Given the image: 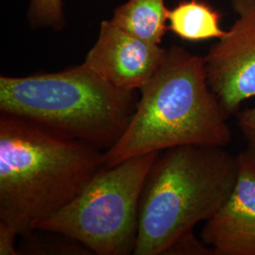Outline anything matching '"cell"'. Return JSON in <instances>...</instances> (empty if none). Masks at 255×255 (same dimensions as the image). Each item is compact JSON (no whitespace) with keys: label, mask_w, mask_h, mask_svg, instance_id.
Returning <instances> with one entry per match:
<instances>
[{"label":"cell","mask_w":255,"mask_h":255,"mask_svg":"<svg viewBox=\"0 0 255 255\" xmlns=\"http://www.w3.org/2000/svg\"><path fill=\"white\" fill-rule=\"evenodd\" d=\"M168 10L164 0H128L110 21L140 40L161 45L168 30Z\"/></svg>","instance_id":"cell-9"},{"label":"cell","mask_w":255,"mask_h":255,"mask_svg":"<svg viewBox=\"0 0 255 255\" xmlns=\"http://www.w3.org/2000/svg\"><path fill=\"white\" fill-rule=\"evenodd\" d=\"M159 153L138 155L104 167L37 231L61 234L96 255H133L141 194Z\"/></svg>","instance_id":"cell-5"},{"label":"cell","mask_w":255,"mask_h":255,"mask_svg":"<svg viewBox=\"0 0 255 255\" xmlns=\"http://www.w3.org/2000/svg\"><path fill=\"white\" fill-rule=\"evenodd\" d=\"M18 235L7 225L0 223V255H18L15 249V238Z\"/></svg>","instance_id":"cell-14"},{"label":"cell","mask_w":255,"mask_h":255,"mask_svg":"<svg viewBox=\"0 0 255 255\" xmlns=\"http://www.w3.org/2000/svg\"><path fill=\"white\" fill-rule=\"evenodd\" d=\"M234 24L203 57L207 82L231 116L255 97V0H232Z\"/></svg>","instance_id":"cell-6"},{"label":"cell","mask_w":255,"mask_h":255,"mask_svg":"<svg viewBox=\"0 0 255 255\" xmlns=\"http://www.w3.org/2000/svg\"><path fill=\"white\" fill-rule=\"evenodd\" d=\"M28 18L34 27L63 29L65 25L63 0H30Z\"/></svg>","instance_id":"cell-11"},{"label":"cell","mask_w":255,"mask_h":255,"mask_svg":"<svg viewBox=\"0 0 255 255\" xmlns=\"http://www.w3.org/2000/svg\"><path fill=\"white\" fill-rule=\"evenodd\" d=\"M138 101L137 91L112 85L85 63L55 73L0 77L1 114L103 151L123 135Z\"/></svg>","instance_id":"cell-3"},{"label":"cell","mask_w":255,"mask_h":255,"mask_svg":"<svg viewBox=\"0 0 255 255\" xmlns=\"http://www.w3.org/2000/svg\"><path fill=\"white\" fill-rule=\"evenodd\" d=\"M237 176V156L221 146H175L160 152L141 194L133 255H165L220 208Z\"/></svg>","instance_id":"cell-4"},{"label":"cell","mask_w":255,"mask_h":255,"mask_svg":"<svg viewBox=\"0 0 255 255\" xmlns=\"http://www.w3.org/2000/svg\"><path fill=\"white\" fill-rule=\"evenodd\" d=\"M237 125L246 139L249 150L255 154V107L237 112Z\"/></svg>","instance_id":"cell-13"},{"label":"cell","mask_w":255,"mask_h":255,"mask_svg":"<svg viewBox=\"0 0 255 255\" xmlns=\"http://www.w3.org/2000/svg\"><path fill=\"white\" fill-rule=\"evenodd\" d=\"M166 48L128 34L111 21L101 23L97 42L84 63L112 85L141 90L161 64Z\"/></svg>","instance_id":"cell-7"},{"label":"cell","mask_w":255,"mask_h":255,"mask_svg":"<svg viewBox=\"0 0 255 255\" xmlns=\"http://www.w3.org/2000/svg\"><path fill=\"white\" fill-rule=\"evenodd\" d=\"M165 255H214L213 250L207 246L202 239L200 240L193 235V231L179 238L170 247Z\"/></svg>","instance_id":"cell-12"},{"label":"cell","mask_w":255,"mask_h":255,"mask_svg":"<svg viewBox=\"0 0 255 255\" xmlns=\"http://www.w3.org/2000/svg\"><path fill=\"white\" fill-rule=\"evenodd\" d=\"M237 158L234 188L201 232L214 255H255V154L248 149Z\"/></svg>","instance_id":"cell-8"},{"label":"cell","mask_w":255,"mask_h":255,"mask_svg":"<svg viewBox=\"0 0 255 255\" xmlns=\"http://www.w3.org/2000/svg\"><path fill=\"white\" fill-rule=\"evenodd\" d=\"M105 151L27 120L0 117V223L27 237L106 167Z\"/></svg>","instance_id":"cell-1"},{"label":"cell","mask_w":255,"mask_h":255,"mask_svg":"<svg viewBox=\"0 0 255 255\" xmlns=\"http://www.w3.org/2000/svg\"><path fill=\"white\" fill-rule=\"evenodd\" d=\"M140 92L126 130L104 152L106 166L175 146L225 147L231 143L228 116L210 88L203 57L181 46L166 48Z\"/></svg>","instance_id":"cell-2"},{"label":"cell","mask_w":255,"mask_h":255,"mask_svg":"<svg viewBox=\"0 0 255 255\" xmlns=\"http://www.w3.org/2000/svg\"><path fill=\"white\" fill-rule=\"evenodd\" d=\"M220 19L219 11L203 0H182L168 10V29L188 42L219 40L226 31Z\"/></svg>","instance_id":"cell-10"}]
</instances>
